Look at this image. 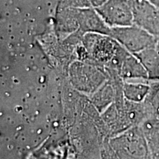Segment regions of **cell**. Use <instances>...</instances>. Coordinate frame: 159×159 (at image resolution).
Wrapping results in <instances>:
<instances>
[{
	"label": "cell",
	"mask_w": 159,
	"mask_h": 159,
	"mask_svg": "<svg viewBox=\"0 0 159 159\" xmlns=\"http://www.w3.org/2000/svg\"><path fill=\"white\" fill-rule=\"evenodd\" d=\"M110 36L134 55L152 45L158 38L136 25L111 27Z\"/></svg>",
	"instance_id": "cell-1"
},
{
	"label": "cell",
	"mask_w": 159,
	"mask_h": 159,
	"mask_svg": "<svg viewBox=\"0 0 159 159\" xmlns=\"http://www.w3.org/2000/svg\"><path fill=\"white\" fill-rule=\"evenodd\" d=\"M96 11L110 27L134 25V12L131 0H108Z\"/></svg>",
	"instance_id": "cell-2"
},
{
	"label": "cell",
	"mask_w": 159,
	"mask_h": 159,
	"mask_svg": "<svg viewBox=\"0 0 159 159\" xmlns=\"http://www.w3.org/2000/svg\"><path fill=\"white\" fill-rule=\"evenodd\" d=\"M134 25L159 38V8L148 0H131Z\"/></svg>",
	"instance_id": "cell-3"
},
{
	"label": "cell",
	"mask_w": 159,
	"mask_h": 159,
	"mask_svg": "<svg viewBox=\"0 0 159 159\" xmlns=\"http://www.w3.org/2000/svg\"><path fill=\"white\" fill-rule=\"evenodd\" d=\"M79 28L87 33L110 35L111 27L105 24L96 9L92 7L76 9Z\"/></svg>",
	"instance_id": "cell-4"
},
{
	"label": "cell",
	"mask_w": 159,
	"mask_h": 159,
	"mask_svg": "<svg viewBox=\"0 0 159 159\" xmlns=\"http://www.w3.org/2000/svg\"><path fill=\"white\" fill-rule=\"evenodd\" d=\"M139 126L142 130L151 157L159 159V119L148 116Z\"/></svg>",
	"instance_id": "cell-5"
},
{
	"label": "cell",
	"mask_w": 159,
	"mask_h": 159,
	"mask_svg": "<svg viewBox=\"0 0 159 159\" xmlns=\"http://www.w3.org/2000/svg\"><path fill=\"white\" fill-rule=\"evenodd\" d=\"M135 55L146 69L149 80H159V38L152 45Z\"/></svg>",
	"instance_id": "cell-6"
},
{
	"label": "cell",
	"mask_w": 159,
	"mask_h": 159,
	"mask_svg": "<svg viewBox=\"0 0 159 159\" xmlns=\"http://www.w3.org/2000/svg\"><path fill=\"white\" fill-rule=\"evenodd\" d=\"M147 80L126 83L123 86V94L127 100L134 102H143L150 91V83Z\"/></svg>",
	"instance_id": "cell-7"
},
{
	"label": "cell",
	"mask_w": 159,
	"mask_h": 159,
	"mask_svg": "<svg viewBox=\"0 0 159 159\" xmlns=\"http://www.w3.org/2000/svg\"><path fill=\"white\" fill-rule=\"evenodd\" d=\"M91 7L90 0H61L58 9H81Z\"/></svg>",
	"instance_id": "cell-8"
},
{
	"label": "cell",
	"mask_w": 159,
	"mask_h": 159,
	"mask_svg": "<svg viewBox=\"0 0 159 159\" xmlns=\"http://www.w3.org/2000/svg\"><path fill=\"white\" fill-rule=\"evenodd\" d=\"M91 5L93 8L97 9L98 7L104 5V4L108 2V0H90Z\"/></svg>",
	"instance_id": "cell-9"
},
{
	"label": "cell",
	"mask_w": 159,
	"mask_h": 159,
	"mask_svg": "<svg viewBox=\"0 0 159 159\" xmlns=\"http://www.w3.org/2000/svg\"><path fill=\"white\" fill-rule=\"evenodd\" d=\"M148 1L159 8V0H148Z\"/></svg>",
	"instance_id": "cell-10"
}]
</instances>
